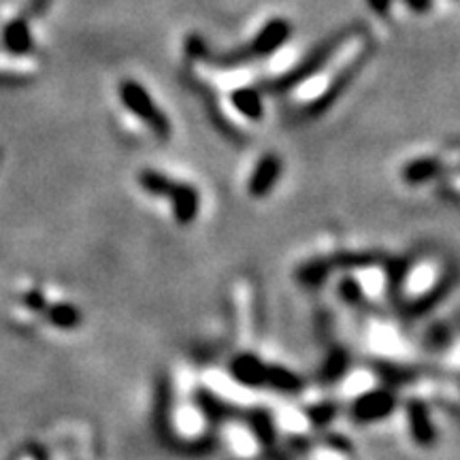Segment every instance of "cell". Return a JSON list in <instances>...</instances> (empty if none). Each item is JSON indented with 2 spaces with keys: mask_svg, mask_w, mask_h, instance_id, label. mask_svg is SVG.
<instances>
[{
  "mask_svg": "<svg viewBox=\"0 0 460 460\" xmlns=\"http://www.w3.org/2000/svg\"><path fill=\"white\" fill-rule=\"evenodd\" d=\"M360 31H365V26L362 24H349L341 28V31H335L331 37H326L324 41L315 45L307 56L301 58L290 71L279 75V77L269 79V82H262L258 88L262 92H269V94H286V92L298 88V85L307 82V79L315 77V75L329 65L332 58H335L337 51L341 49L348 41H352Z\"/></svg>",
  "mask_w": 460,
  "mask_h": 460,
  "instance_id": "6da1fadb",
  "label": "cell"
},
{
  "mask_svg": "<svg viewBox=\"0 0 460 460\" xmlns=\"http://www.w3.org/2000/svg\"><path fill=\"white\" fill-rule=\"evenodd\" d=\"M292 34V24L284 17H275V20H269L264 24L254 39L239 45V48L226 49V51H214L209 49L207 45L205 54H203V62L207 65L216 66V68H228L241 66V65H250L254 60H262V58L273 56L281 45H284Z\"/></svg>",
  "mask_w": 460,
  "mask_h": 460,
  "instance_id": "7a4b0ae2",
  "label": "cell"
},
{
  "mask_svg": "<svg viewBox=\"0 0 460 460\" xmlns=\"http://www.w3.org/2000/svg\"><path fill=\"white\" fill-rule=\"evenodd\" d=\"M119 101L122 105L128 109V111L139 118L141 124H146L158 139H171L172 135V124L171 119L166 118V113L156 105V101L149 96L146 85L135 82V79H126V82L119 84Z\"/></svg>",
  "mask_w": 460,
  "mask_h": 460,
  "instance_id": "3957f363",
  "label": "cell"
},
{
  "mask_svg": "<svg viewBox=\"0 0 460 460\" xmlns=\"http://www.w3.org/2000/svg\"><path fill=\"white\" fill-rule=\"evenodd\" d=\"M377 49V43L376 41H369L365 43V48H362L358 54H356L352 60L345 65L341 71L335 73V77L331 79L329 85H326V90L322 92V94L315 99L314 102H309V107L303 109V118L305 119H315L320 118V115H324L329 109L335 105V102L341 99V96L348 92L349 85H352V82L356 77H358L362 68L367 66V62L371 60L373 54H376Z\"/></svg>",
  "mask_w": 460,
  "mask_h": 460,
  "instance_id": "277c9868",
  "label": "cell"
},
{
  "mask_svg": "<svg viewBox=\"0 0 460 460\" xmlns=\"http://www.w3.org/2000/svg\"><path fill=\"white\" fill-rule=\"evenodd\" d=\"M399 407L394 388H373L356 396L349 405V416L358 424H376L393 416Z\"/></svg>",
  "mask_w": 460,
  "mask_h": 460,
  "instance_id": "5b68a950",
  "label": "cell"
},
{
  "mask_svg": "<svg viewBox=\"0 0 460 460\" xmlns=\"http://www.w3.org/2000/svg\"><path fill=\"white\" fill-rule=\"evenodd\" d=\"M454 286H456V269L452 267L450 271H446L444 275H441V278L437 279L427 292H422L420 296L411 298V301L402 307L405 318H410V320L424 318V315L433 312L437 305H439L447 295H450V292L454 290Z\"/></svg>",
  "mask_w": 460,
  "mask_h": 460,
  "instance_id": "8992f818",
  "label": "cell"
},
{
  "mask_svg": "<svg viewBox=\"0 0 460 460\" xmlns=\"http://www.w3.org/2000/svg\"><path fill=\"white\" fill-rule=\"evenodd\" d=\"M281 172H284V163L278 154L269 152L258 160L254 171H252L250 180H247V192L252 199H264L273 192L281 180Z\"/></svg>",
  "mask_w": 460,
  "mask_h": 460,
  "instance_id": "52a82bcc",
  "label": "cell"
},
{
  "mask_svg": "<svg viewBox=\"0 0 460 460\" xmlns=\"http://www.w3.org/2000/svg\"><path fill=\"white\" fill-rule=\"evenodd\" d=\"M407 424H410V435L420 447H433L437 444V429L427 402L420 399H411L405 405Z\"/></svg>",
  "mask_w": 460,
  "mask_h": 460,
  "instance_id": "ba28073f",
  "label": "cell"
},
{
  "mask_svg": "<svg viewBox=\"0 0 460 460\" xmlns=\"http://www.w3.org/2000/svg\"><path fill=\"white\" fill-rule=\"evenodd\" d=\"M267 362H262L256 354L243 352L230 360V376L237 384L245 388H264L267 386Z\"/></svg>",
  "mask_w": 460,
  "mask_h": 460,
  "instance_id": "9c48e42d",
  "label": "cell"
},
{
  "mask_svg": "<svg viewBox=\"0 0 460 460\" xmlns=\"http://www.w3.org/2000/svg\"><path fill=\"white\" fill-rule=\"evenodd\" d=\"M169 200L172 203V216H175L177 224H181V226H190L199 217L200 194L192 183L177 181L172 192L169 194Z\"/></svg>",
  "mask_w": 460,
  "mask_h": 460,
  "instance_id": "30bf717a",
  "label": "cell"
},
{
  "mask_svg": "<svg viewBox=\"0 0 460 460\" xmlns=\"http://www.w3.org/2000/svg\"><path fill=\"white\" fill-rule=\"evenodd\" d=\"M3 45L11 56H26L34 49L31 20L26 15L20 13L3 28Z\"/></svg>",
  "mask_w": 460,
  "mask_h": 460,
  "instance_id": "8fae6325",
  "label": "cell"
},
{
  "mask_svg": "<svg viewBox=\"0 0 460 460\" xmlns=\"http://www.w3.org/2000/svg\"><path fill=\"white\" fill-rule=\"evenodd\" d=\"M197 405L200 413H203L209 422H216V424L233 422V420H237L241 416L239 407H234L233 402L220 399V396L211 393V390H199Z\"/></svg>",
  "mask_w": 460,
  "mask_h": 460,
  "instance_id": "7c38bea8",
  "label": "cell"
},
{
  "mask_svg": "<svg viewBox=\"0 0 460 460\" xmlns=\"http://www.w3.org/2000/svg\"><path fill=\"white\" fill-rule=\"evenodd\" d=\"M444 171V163L435 156H422L413 158L401 169V180L407 186H422V183L433 181L435 177L441 175Z\"/></svg>",
  "mask_w": 460,
  "mask_h": 460,
  "instance_id": "4fadbf2b",
  "label": "cell"
},
{
  "mask_svg": "<svg viewBox=\"0 0 460 460\" xmlns=\"http://www.w3.org/2000/svg\"><path fill=\"white\" fill-rule=\"evenodd\" d=\"M230 102L245 119H252V122H261L262 119L264 102L262 90L258 85H245V88L233 90L230 92Z\"/></svg>",
  "mask_w": 460,
  "mask_h": 460,
  "instance_id": "5bb4252c",
  "label": "cell"
},
{
  "mask_svg": "<svg viewBox=\"0 0 460 460\" xmlns=\"http://www.w3.org/2000/svg\"><path fill=\"white\" fill-rule=\"evenodd\" d=\"M349 365H352V356L341 345H335V348L329 349V354H326L324 362H322L320 367V382L326 384V386H332V384H337L339 379H343L345 373H348Z\"/></svg>",
  "mask_w": 460,
  "mask_h": 460,
  "instance_id": "9a60e30c",
  "label": "cell"
},
{
  "mask_svg": "<svg viewBox=\"0 0 460 460\" xmlns=\"http://www.w3.org/2000/svg\"><path fill=\"white\" fill-rule=\"evenodd\" d=\"M413 269L411 258H388L386 261V290L390 301H399Z\"/></svg>",
  "mask_w": 460,
  "mask_h": 460,
  "instance_id": "2e32d148",
  "label": "cell"
},
{
  "mask_svg": "<svg viewBox=\"0 0 460 460\" xmlns=\"http://www.w3.org/2000/svg\"><path fill=\"white\" fill-rule=\"evenodd\" d=\"M332 271H335V267H332L331 261H326V258H314V261L303 262L298 267L296 279L305 288H320L331 278Z\"/></svg>",
  "mask_w": 460,
  "mask_h": 460,
  "instance_id": "e0dca14e",
  "label": "cell"
},
{
  "mask_svg": "<svg viewBox=\"0 0 460 460\" xmlns=\"http://www.w3.org/2000/svg\"><path fill=\"white\" fill-rule=\"evenodd\" d=\"M267 386L278 390L281 394H298L303 390V379L290 371L288 367L281 365H269L267 367Z\"/></svg>",
  "mask_w": 460,
  "mask_h": 460,
  "instance_id": "ac0fdd59",
  "label": "cell"
},
{
  "mask_svg": "<svg viewBox=\"0 0 460 460\" xmlns=\"http://www.w3.org/2000/svg\"><path fill=\"white\" fill-rule=\"evenodd\" d=\"M43 312H45V315H48V320L51 322V326H56V329H60V331H73L82 324V314H79V309L71 303L48 305Z\"/></svg>",
  "mask_w": 460,
  "mask_h": 460,
  "instance_id": "d6986e66",
  "label": "cell"
},
{
  "mask_svg": "<svg viewBox=\"0 0 460 460\" xmlns=\"http://www.w3.org/2000/svg\"><path fill=\"white\" fill-rule=\"evenodd\" d=\"M139 186L143 188V192H147L149 197H158V199H169V194L175 188V180H171L169 175L164 172L154 171V169H143L139 172Z\"/></svg>",
  "mask_w": 460,
  "mask_h": 460,
  "instance_id": "ffe728a7",
  "label": "cell"
},
{
  "mask_svg": "<svg viewBox=\"0 0 460 460\" xmlns=\"http://www.w3.org/2000/svg\"><path fill=\"white\" fill-rule=\"evenodd\" d=\"M373 369H376L377 376L386 382L388 388L402 386V384H410L416 379L411 369H407V367H401V365H394V362H377V365H373Z\"/></svg>",
  "mask_w": 460,
  "mask_h": 460,
  "instance_id": "44dd1931",
  "label": "cell"
},
{
  "mask_svg": "<svg viewBox=\"0 0 460 460\" xmlns=\"http://www.w3.org/2000/svg\"><path fill=\"white\" fill-rule=\"evenodd\" d=\"M337 296L341 298L345 305H349V307H362L367 301L362 284L354 278V275H345V278H341V281L337 284Z\"/></svg>",
  "mask_w": 460,
  "mask_h": 460,
  "instance_id": "7402d4cb",
  "label": "cell"
},
{
  "mask_svg": "<svg viewBox=\"0 0 460 460\" xmlns=\"http://www.w3.org/2000/svg\"><path fill=\"white\" fill-rule=\"evenodd\" d=\"M382 258L379 254H371V252H358V254H339L331 258L332 267L345 269V271H354V269H367L377 264Z\"/></svg>",
  "mask_w": 460,
  "mask_h": 460,
  "instance_id": "603a6c76",
  "label": "cell"
},
{
  "mask_svg": "<svg viewBox=\"0 0 460 460\" xmlns=\"http://www.w3.org/2000/svg\"><path fill=\"white\" fill-rule=\"evenodd\" d=\"M307 416L315 427H326V424L331 422L332 418L337 416V405L331 401H324V402H315L307 410Z\"/></svg>",
  "mask_w": 460,
  "mask_h": 460,
  "instance_id": "cb8c5ba5",
  "label": "cell"
},
{
  "mask_svg": "<svg viewBox=\"0 0 460 460\" xmlns=\"http://www.w3.org/2000/svg\"><path fill=\"white\" fill-rule=\"evenodd\" d=\"M429 341H433L435 348H446L447 341H450V331L446 329L444 324H437L429 331Z\"/></svg>",
  "mask_w": 460,
  "mask_h": 460,
  "instance_id": "d4e9b609",
  "label": "cell"
},
{
  "mask_svg": "<svg viewBox=\"0 0 460 460\" xmlns=\"http://www.w3.org/2000/svg\"><path fill=\"white\" fill-rule=\"evenodd\" d=\"M51 4V0H28V4L22 11V15H26L28 20H34V17L43 15L48 7Z\"/></svg>",
  "mask_w": 460,
  "mask_h": 460,
  "instance_id": "484cf974",
  "label": "cell"
},
{
  "mask_svg": "<svg viewBox=\"0 0 460 460\" xmlns=\"http://www.w3.org/2000/svg\"><path fill=\"white\" fill-rule=\"evenodd\" d=\"M24 303H26L28 309H32V312H43V309L48 307L43 292H39V290L28 292V295L24 296Z\"/></svg>",
  "mask_w": 460,
  "mask_h": 460,
  "instance_id": "4316f807",
  "label": "cell"
},
{
  "mask_svg": "<svg viewBox=\"0 0 460 460\" xmlns=\"http://www.w3.org/2000/svg\"><path fill=\"white\" fill-rule=\"evenodd\" d=\"M367 3H369V7L382 17H386L390 7H393V0H367Z\"/></svg>",
  "mask_w": 460,
  "mask_h": 460,
  "instance_id": "83f0119b",
  "label": "cell"
},
{
  "mask_svg": "<svg viewBox=\"0 0 460 460\" xmlns=\"http://www.w3.org/2000/svg\"><path fill=\"white\" fill-rule=\"evenodd\" d=\"M405 4L416 13H427L433 7V0H405Z\"/></svg>",
  "mask_w": 460,
  "mask_h": 460,
  "instance_id": "f1b7e54d",
  "label": "cell"
},
{
  "mask_svg": "<svg viewBox=\"0 0 460 460\" xmlns=\"http://www.w3.org/2000/svg\"><path fill=\"white\" fill-rule=\"evenodd\" d=\"M0 160H3V152H0Z\"/></svg>",
  "mask_w": 460,
  "mask_h": 460,
  "instance_id": "f546056e",
  "label": "cell"
}]
</instances>
